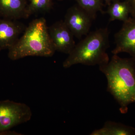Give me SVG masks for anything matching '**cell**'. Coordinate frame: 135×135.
<instances>
[{
	"mask_svg": "<svg viewBox=\"0 0 135 135\" xmlns=\"http://www.w3.org/2000/svg\"><path fill=\"white\" fill-rule=\"evenodd\" d=\"M99 69L106 77L107 91L119 104L120 112L127 113L128 105L135 103V60L113 55Z\"/></svg>",
	"mask_w": 135,
	"mask_h": 135,
	"instance_id": "obj_1",
	"label": "cell"
},
{
	"mask_svg": "<svg viewBox=\"0 0 135 135\" xmlns=\"http://www.w3.org/2000/svg\"><path fill=\"white\" fill-rule=\"evenodd\" d=\"M8 50V56L12 60L27 56H52L56 50L46 19L41 18L33 20L21 38Z\"/></svg>",
	"mask_w": 135,
	"mask_h": 135,
	"instance_id": "obj_2",
	"label": "cell"
},
{
	"mask_svg": "<svg viewBox=\"0 0 135 135\" xmlns=\"http://www.w3.org/2000/svg\"><path fill=\"white\" fill-rule=\"evenodd\" d=\"M109 34L107 27L89 33L75 45L63 62V67L69 68L78 64L100 66L107 64L110 60L106 52L110 47Z\"/></svg>",
	"mask_w": 135,
	"mask_h": 135,
	"instance_id": "obj_3",
	"label": "cell"
},
{
	"mask_svg": "<svg viewBox=\"0 0 135 135\" xmlns=\"http://www.w3.org/2000/svg\"><path fill=\"white\" fill-rule=\"evenodd\" d=\"M32 115L31 108L26 104L9 100L0 101V135L29 121Z\"/></svg>",
	"mask_w": 135,
	"mask_h": 135,
	"instance_id": "obj_4",
	"label": "cell"
},
{
	"mask_svg": "<svg viewBox=\"0 0 135 135\" xmlns=\"http://www.w3.org/2000/svg\"><path fill=\"white\" fill-rule=\"evenodd\" d=\"M93 20L91 17L78 5L68 10L64 22L74 36L80 39L89 33Z\"/></svg>",
	"mask_w": 135,
	"mask_h": 135,
	"instance_id": "obj_5",
	"label": "cell"
},
{
	"mask_svg": "<svg viewBox=\"0 0 135 135\" xmlns=\"http://www.w3.org/2000/svg\"><path fill=\"white\" fill-rule=\"evenodd\" d=\"M116 47L112 53L113 55L125 52L135 60V19L129 17L119 31L114 35Z\"/></svg>",
	"mask_w": 135,
	"mask_h": 135,
	"instance_id": "obj_6",
	"label": "cell"
},
{
	"mask_svg": "<svg viewBox=\"0 0 135 135\" xmlns=\"http://www.w3.org/2000/svg\"><path fill=\"white\" fill-rule=\"evenodd\" d=\"M48 28L50 36L56 51L69 55L76 44L74 36L64 21L56 22Z\"/></svg>",
	"mask_w": 135,
	"mask_h": 135,
	"instance_id": "obj_7",
	"label": "cell"
},
{
	"mask_svg": "<svg viewBox=\"0 0 135 135\" xmlns=\"http://www.w3.org/2000/svg\"><path fill=\"white\" fill-rule=\"evenodd\" d=\"M15 20L0 18V51L13 46L23 30V25Z\"/></svg>",
	"mask_w": 135,
	"mask_h": 135,
	"instance_id": "obj_8",
	"label": "cell"
},
{
	"mask_svg": "<svg viewBox=\"0 0 135 135\" xmlns=\"http://www.w3.org/2000/svg\"><path fill=\"white\" fill-rule=\"evenodd\" d=\"M25 0H0V17L16 20L28 17Z\"/></svg>",
	"mask_w": 135,
	"mask_h": 135,
	"instance_id": "obj_9",
	"label": "cell"
},
{
	"mask_svg": "<svg viewBox=\"0 0 135 135\" xmlns=\"http://www.w3.org/2000/svg\"><path fill=\"white\" fill-rule=\"evenodd\" d=\"M91 135H135V128L119 122L108 121L103 128L94 130Z\"/></svg>",
	"mask_w": 135,
	"mask_h": 135,
	"instance_id": "obj_10",
	"label": "cell"
},
{
	"mask_svg": "<svg viewBox=\"0 0 135 135\" xmlns=\"http://www.w3.org/2000/svg\"><path fill=\"white\" fill-rule=\"evenodd\" d=\"M109 5L107 13L110 16L109 22L118 20L124 22L129 17L130 9L127 2H120L119 0H113Z\"/></svg>",
	"mask_w": 135,
	"mask_h": 135,
	"instance_id": "obj_11",
	"label": "cell"
},
{
	"mask_svg": "<svg viewBox=\"0 0 135 135\" xmlns=\"http://www.w3.org/2000/svg\"><path fill=\"white\" fill-rule=\"evenodd\" d=\"M78 5L83 9L94 20L96 18L97 13L104 12L103 9V5L101 0H75Z\"/></svg>",
	"mask_w": 135,
	"mask_h": 135,
	"instance_id": "obj_12",
	"label": "cell"
},
{
	"mask_svg": "<svg viewBox=\"0 0 135 135\" xmlns=\"http://www.w3.org/2000/svg\"><path fill=\"white\" fill-rule=\"evenodd\" d=\"M30 3L27 6L28 16L39 12L48 11L52 7L51 0H29Z\"/></svg>",
	"mask_w": 135,
	"mask_h": 135,
	"instance_id": "obj_13",
	"label": "cell"
},
{
	"mask_svg": "<svg viewBox=\"0 0 135 135\" xmlns=\"http://www.w3.org/2000/svg\"><path fill=\"white\" fill-rule=\"evenodd\" d=\"M129 6L130 15L131 17L135 19V0H126Z\"/></svg>",
	"mask_w": 135,
	"mask_h": 135,
	"instance_id": "obj_14",
	"label": "cell"
},
{
	"mask_svg": "<svg viewBox=\"0 0 135 135\" xmlns=\"http://www.w3.org/2000/svg\"><path fill=\"white\" fill-rule=\"evenodd\" d=\"M104 1L106 2L107 3V4L109 5L110 4L111 1H112L113 0H104Z\"/></svg>",
	"mask_w": 135,
	"mask_h": 135,
	"instance_id": "obj_15",
	"label": "cell"
}]
</instances>
